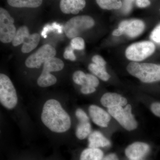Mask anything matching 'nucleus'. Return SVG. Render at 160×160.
Here are the masks:
<instances>
[{"label": "nucleus", "mask_w": 160, "mask_h": 160, "mask_svg": "<svg viewBox=\"0 0 160 160\" xmlns=\"http://www.w3.org/2000/svg\"><path fill=\"white\" fill-rule=\"evenodd\" d=\"M41 120L50 131L56 133H64L71 127L70 116L58 100L51 99L44 104Z\"/></svg>", "instance_id": "f257e3e1"}, {"label": "nucleus", "mask_w": 160, "mask_h": 160, "mask_svg": "<svg viewBox=\"0 0 160 160\" xmlns=\"http://www.w3.org/2000/svg\"><path fill=\"white\" fill-rule=\"evenodd\" d=\"M127 70L129 74L143 83H151L160 81V65L132 62L127 66Z\"/></svg>", "instance_id": "f03ea898"}, {"label": "nucleus", "mask_w": 160, "mask_h": 160, "mask_svg": "<svg viewBox=\"0 0 160 160\" xmlns=\"http://www.w3.org/2000/svg\"><path fill=\"white\" fill-rule=\"evenodd\" d=\"M0 102L8 109H14L18 102L16 90L12 82L3 73L0 74Z\"/></svg>", "instance_id": "7ed1b4c3"}, {"label": "nucleus", "mask_w": 160, "mask_h": 160, "mask_svg": "<svg viewBox=\"0 0 160 160\" xmlns=\"http://www.w3.org/2000/svg\"><path fill=\"white\" fill-rule=\"evenodd\" d=\"M94 20L88 15L74 17L67 21L64 27V32L69 38L78 37L85 30L90 29L94 26Z\"/></svg>", "instance_id": "20e7f679"}, {"label": "nucleus", "mask_w": 160, "mask_h": 160, "mask_svg": "<svg viewBox=\"0 0 160 160\" xmlns=\"http://www.w3.org/2000/svg\"><path fill=\"white\" fill-rule=\"evenodd\" d=\"M108 112L126 130L132 131L137 128L138 122L132 112L130 104L126 105L124 108L118 106L108 108Z\"/></svg>", "instance_id": "39448f33"}, {"label": "nucleus", "mask_w": 160, "mask_h": 160, "mask_svg": "<svg viewBox=\"0 0 160 160\" xmlns=\"http://www.w3.org/2000/svg\"><path fill=\"white\" fill-rule=\"evenodd\" d=\"M155 49L154 43L150 41L135 43L126 49V56L133 62H141L153 54Z\"/></svg>", "instance_id": "423d86ee"}, {"label": "nucleus", "mask_w": 160, "mask_h": 160, "mask_svg": "<svg viewBox=\"0 0 160 160\" xmlns=\"http://www.w3.org/2000/svg\"><path fill=\"white\" fill-rule=\"evenodd\" d=\"M14 20L9 12L0 8V40L4 43L12 42L16 33Z\"/></svg>", "instance_id": "0eeeda50"}, {"label": "nucleus", "mask_w": 160, "mask_h": 160, "mask_svg": "<svg viewBox=\"0 0 160 160\" xmlns=\"http://www.w3.org/2000/svg\"><path fill=\"white\" fill-rule=\"evenodd\" d=\"M56 54V51L54 47L49 44H46L29 56L26 59L25 64L29 68H39L46 61L55 57Z\"/></svg>", "instance_id": "6e6552de"}, {"label": "nucleus", "mask_w": 160, "mask_h": 160, "mask_svg": "<svg viewBox=\"0 0 160 160\" xmlns=\"http://www.w3.org/2000/svg\"><path fill=\"white\" fill-rule=\"evenodd\" d=\"M119 29L122 31L123 34L129 38L137 37L145 30V23L139 19L124 20L119 25Z\"/></svg>", "instance_id": "1a4fd4ad"}, {"label": "nucleus", "mask_w": 160, "mask_h": 160, "mask_svg": "<svg viewBox=\"0 0 160 160\" xmlns=\"http://www.w3.org/2000/svg\"><path fill=\"white\" fill-rule=\"evenodd\" d=\"M89 115L94 124L102 127H107L111 120L109 112L99 106L92 105L89 108Z\"/></svg>", "instance_id": "9d476101"}, {"label": "nucleus", "mask_w": 160, "mask_h": 160, "mask_svg": "<svg viewBox=\"0 0 160 160\" xmlns=\"http://www.w3.org/2000/svg\"><path fill=\"white\" fill-rule=\"evenodd\" d=\"M149 146L146 143L135 142L129 145L125 149V154L131 160H139L148 153Z\"/></svg>", "instance_id": "9b49d317"}, {"label": "nucleus", "mask_w": 160, "mask_h": 160, "mask_svg": "<svg viewBox=\"0 0 160 160\" xmlns=\"http://www.w3.org/2000/svg\"><path fill=\"white\" fill-rule=\"evenodd\" d=\"M86 5V0H61L59 6L61 11L65 14H77Z\"/></svg>", "instance_id": "f8f14e48"}, {"label": "nucleus", "mask_w": 160, "mask_h": 160, "mask_svg": "<svg viewBox=\"0 0 160 160\" xmlns=\"http://www.w3.org/2000/svg\"><path fill=\"white\" fill-rule=\"evenodd\" d=\"M101 103L104 107L109 108L115 106H126L128 102L126 98L121 95L113 92H107L101 98Z\"/></svg>", "instance_id": "ddd939ff"}, {"label": "nucleus", "mask_w": 160, "mask_h": 160, "mask_svg": "<svg viewBox=\"0 0 160 160\" xmlns=\"http://www.w3.org/2000/svg\"><path fill=\"white\" fill-rule=\"evenodd\" d=\"M89 147L92 148H99L108 147L110 146V141L104 136L99 131L92 132L88 137Z\"/></svg>", "instance_id": "4468645a"}, {"label": "nucleus", "mask_w": 160, "mask_h": 160, "mask_svg": "<svg viewBox=\"0 0 160 160\" xmlns=\"http://www.w3.org/2000/svg\"><path fill=\"white\" fill-rule=\"evenodd\" d=\"M43 0H7L9 6L14 8H37L40 7Z\"/></svg>", "instance_id": "2eb2a0df"}, {"label": "nucleus", "mask_w": 160, "mask_h": 160, "mask_svg": "<svg viewBox=\"0 0 160 160\" xmlns=\"http://www.w3.org/2000/svg\"><path fill=\"white\" fill-rule=\"evenodd\" d=\"M64 67V62L62 60L54 57L50 58L44 63L42 72L50 73L53 72L61 71Z\"/></svg>", "instance_id": "dca6fc26"}, {"label": "nucleus", "mask_w": 160, "mask_h": 160, "mask_svg": "<svg viewBox=\"0 0 160 160\" xmlns=\"http://www.w3.org/2000/svg\"><path fill=\"white\" fill-rule=\"evenodd\" d=\"M103 156L104 153L101 149L89 147L82 152L80 160H102Z\"/></svg>", "instance_id": "f3484780"}, {"label": "nucleus", "mask_w": 160, "mask_h": 160, "mask_svg": "<svg viewBox=\"0 0 160 160\" xmlns=\"http://www.w3.org/2000/svg\"><path fill=\"white\" fill-rule=\"evenodd\" d=\"M91 125L89 121H79L76 129V136L79 140H84L91 133Z\"/></svg>", "instance_id": "a211bd4d"}, {"label": "nucleus", "mask_w": 160, "mask_h": 160, "mask_svg": "<svg viewBox=\"0 0 160 160\" xmlns=\"http://www.w3.org/2000/svg\"><path fill=\"white\" fill-rule=\"evenodd\" d=\"M40 36L38 33H34L30 34L25 40L22 47V51L23 53H29L35 49L39 42Z\"/></svg>", "instance_id": "6ab92c4d"}, {"label": "nucleus", "mask_w": 160, "mask_h": 160, "mask_svg": "<svg viewBox=\"0 0 160 160\" xmlns=\"http://www.w3.org/2000/svg\"><path fill=\"white\" fill-rule=\"evenodd\" d=\"M89 71L103 81H107L110 76L106 71V66H98L94 63H91L88 66Z\"/></svg>", "instance_id": "aec40b11"}, {"label": "nucleus", "mask_w": 160, "mask_h": 160, "mask_svg": "<svg viewBox=\"0 0 160 160\" xmlns=\"http://www.w3.org/2000/svg\"><path fill=\"white\" fill-rule=\"evenodd\" d=\"M29 29L26 26L20 27L16 32L14 38L12 41V44L14 46H18L23 44L25 40L30 35Z\"/></svg>", "instance_id": "412c9836"}, {"label": "nucleus", "mask_w": 160, "mask_h": 160, "mask_svg": "<svg viewBox=\"0 0 160 160\" xmlns=\"http://www.w3.org/2000/svg\"><path fill=\"white\" fill-rule=\"evenodd\" d=\"M57 82V79L54 75L50 73H46L42 72L38 78V85L41 87H49L54 85Z\"/></svg>", "instance_id": "4be33fe9"}, {"label": "nucleus", "mask_w": 160, "mask_h": 160, "mask_svg": "<svg viewBox=\"0 0 160 160\" xmlns=\"http://www.w3.org/2000/svg\"><path fill=\"white\" fill-rule=\"evenodd\" d=\"M100 8L103 9H118L122 6L121 0H96Z\"/></svg>", "instance_id": "5701e85b"}, {"label": "nucleus", "mask_w": 160, "mask_h": 160, "mask_svg": "<svg viewBox=\"0 0 160 160\" xmlns=\"http://www.w3.org/2000/svg\"><path fill=\"white\" fill-rule=\"evenodd\" d=\"M72 80L77 85L84 86L86 84V74L80 70L75 72L72 75Z\"/></svg>", "instance_id": "b1692460"}, {"label": "nucleus", "mask_w": 160, "mask_h": 160, "mask_svg": "<svg viewBox=\"0 0 160 160\" xmlns=\"http://www.w3.org/2000/svg\"><path fill=\"white\" fill-rule=\"evenodd\" d=\"M55 30L57 31L58 33H61L62 32V27L59 24H57L56 23H53L51 26L47 25L44 27L43 31H42V36L44 38H46L48 32Z\"/></svg>", "instance_id": "393cba45"}, {"label": "nucleus", "mask_w": 160, "mask_h": 160, "mask_svg": "<svg viewBox=\"0 0 160 160\" xmlns=\"http://www.w3.org/2000/svg\"><path fill=\"white\" fill-rule=\"evenodd\" d=\"M70 46L74 49L78 50H82L85 48V41L82 38L76 37L71 40Z\"/></svg>", "instance_id": "a878e982"}, {"label": "nucleus", "mask_w": 160, "mask_h": 160, "mask_svg": "<svg viewBox=\"0 0 160 160\" xmlns=\"http://www.w3.org/2000/svg\"><path fill=\"white\" fill-rule=\"evenodd\" d=\"M99 84V81L96 77L92 74H86V84L85 85H88L96 88L98 86Z\"/></svg>", "instance_id": "bb28decb"}, {"label": "nucleus", "mask_w": 160, "mask_h": 160, "mask_svg": "<svg viewBox=\"0 0 160 160\" xmlns=\"http://www.w3.org/2000/svg\"><path fill=\"white\" fill-rule=\"evenodd\" d=\"M73 50L74 49L71 47V46L67 47L63 54L64 58L71 61H75L76 57L75 55Z\"/></svg>", "instance_id": "cd10ccee"}, {"label": "nucleus", "mask_w": 160, "mask_h": 160, "mask_svg": "<svg viewBox=\"0 0 160 160\" xmlns=\"http://www.w3.org/2000/svg\"><path fill=\"white\" fill-rule=\"evenodd\" d=\"M76 116L79 121H89V117L83 109H78L75 112Z\"/></svg>", "instance_id": "c85d7f7f"}, {"label": "nucleus", "mask_w": 160, "mask_h": 160, "mask_svg": "<svg viewBox=\"0 0 160 160\" xmlns=\"http://www.w3.org/2000/svg\"><path fill=\"white\" fill-rule=\"evenodd\" d=\"M150 37L154 42L157 43L160 42V25L156 27L152 31Z\"/></svg>", "instance_id": "c756f323"}, {"label": "nucleus", "mask_w": 160, "mask_h": 160, "mask_svg": "<svg viewBox=\"0 0 160 160\" xmlns=\"http://www.w3.org/2000/svg\"><path fill=\"white\" fill-rule=\"evenodd\" d=\"M92 60L93 63L96 65L100 66H106V62L101 56L96 55L92 58Z\"/></svg>", "instance_id": "7c9ffc66"}, {"label": "nucleus", "mask_w": 160, "mask_h": 160, "mask_svg": "<svg viewBox=\"0 0 160 160\" xmlns=\"http://www.w3.org/2000/svg\"><path fill=\"white\" fill-rule=\"evenodd\" d=\"M135 0H124L123 10L124 13H129L132 8V3Z\"/></svg>", "instance_id": "2f4dec72"}, {"label": "nucleus", "mask_w": 160, "mask_h": 160, "mask_svg": "<svg viewBox=\"0 0 160 160\" xmlns=\"http://www.w3.org/2000/svg\"><path fill=\"white\" fill-rule=\"evenodd\" d=\"M96 90V88L92 86L84 85L82 86L81 91L82 93L84 94H89L93 93Z\"/></svg>", "instance_id": "473e14b6"}, {"label": "nucleus", "mask_w": 160, "mask_h": 160, "mask_svg": "<svg viewBox=\"0 0 160 160\" xmlns=\"http://www.w3.org/2000/svg\"><path fill=\"white\" fill-rule=\"evenodd\" d=\"M150 108H151V111L155 115L160 118V103H152Z\"/></svg>", "instance_id": "72a5a7b5"}, {"label": "nucleus", "mask_w": 160, "mask_h": 160, "mask_svg": "<svg viewBox=\"0 0 160 160\" xmlns=\"http://www.w3.org/2000/svg\"><path fill=\"white\" fill-rule=\"evenodd\" d=\"M136 4L139 8H146L150 5L149 0H136Z\"/></svg>", "instance_id": "f704fd0d"}, {"label": "nucleus", "mask_w": 160, "mask_h": 160, "mask_svg": "<svg viewBox=\"0 0 160 160\" xmlns=\"http://www.w3.org/2000/svg\"><path fill=\"white\" fill-rule=\"evenodd\" d=\"M102 160H119L118 158L115 153H110L103 157Z\"/></svg>", "instance_id": "c9c22d12"}, {"label": "nucleus", "mask_w": 160, "mask_h": 160, "mask_svg": "<svg viewBox=\"0 0 160 160\" xmlns=\"http://www.w3.org/2000/svg\"><path fill=\"white\" fill-rule=\"evenodd\" d=\"M112 35L115 36H120L123 34V33L121 29L118 28L117 29H115L112 32Z\"/></svg>", "instance_id": "e433bc0d"}]
</instances>
